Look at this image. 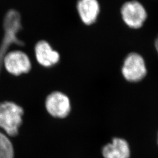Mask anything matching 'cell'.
Masks as SVG:
<instances>
[{
    "label": "cell",
    "instance_id": "1",
    "mask_svg": "<svg viewBox=\"0 0 158 158\" xmlns=\"http://www.w3.org/2000/svg\"><path fill=\"white\" fill-rule=\"evenodd\" d=\"M24 114L23 108L15 102H0V128L8 136L18 135L23 124Z\"/></svg>",
    "mask_w": 158,
    "mask_h": 158
},
{
    "label": "cell",
    "instance_id": "2",
    "mask_svg": "<svg viewBox=\"0 0 158 158\" xmlns=\"http://www.w3.org/2000/svg\"><path fill=\"white\" fill-rule=\"evenodd\" d=\"M45 108L53 118H66L72 112V102L68 94L60 91H53L45 99Z\"/></svg>",
    "mask_w": 158,
    "mask_h": 158
},
{
    "label": "cell",
    "instance_id": "3",
    "mask_svg": "<svg viewBox=\"0 0 158 158\" xmlns=\"http://www.w3.org/2000/svg\"><path fill=\"white\" fill-rule=\"evenodd\" d=\"M6 72L13 76H21L29 73L32 64L28 55L21 50L8 52L3 60Z\"/></svg>",
    "mask_w": 158,
    "mask_h": 158
},
{
    "label": "cell",
    "instance_id": "4",
    "mask_svg": "<svg viewBox=\"0 0 158 158\" xmlns=\"http://www.w3.org/2000/svg\"><path fill=\"white\" fill-rule=\"evenodd\" d=\"M121 73L124 79L130 82H138L143 79L147 70L143 57L136 53H130L125 58Z\"/></svg>",
    "mask_w": 158,
    "mask_h": 158
},
{
    "label": "cell",
    "instance_id": "5",
    "mask_svg": "<svg viewBox=\"0 0 158 158\" xmlns=\"http://www.w3.org/2000/svg\"><path fill=\"white\" fill-rule=\"evenodd\" d=\"M120 14L125 24L130 28H141L147 18L145 8L135 0L124 3L121 7Z\"/></svg>",
    "mask_w": 158,
    "mask_h": 158
},
{
    "label": "cell",
    "instance_id": "6",
    "mask_svg": "<svg viewBox=\"0 0 158 158\" xmlns=\"http://www.w3.org/2000/svg\"><path fill=\"white\" fill-rule=\"evenodd\" d=\"M34 56L36 63L42 67L52 68L59 62L60 54L47 41L41 40L34 47Z\"/></svg>",
    "mask_w": 158,
    "mask_h": 158
},
{
    "label": "cell",
    "instance_id": "7",
    "mask_svg": "<svg viewBox=\"0 0 158 158\" xmlns=\"http://www.w3.org/2000/svg\"><path fill=\"white\" fill-rule=\"evenodd\" d=\"M76 8L80 21L87 26L96 23L100 13L98 0H78Z\"/></svg>",
    "mask_w": 158,
    "mask_h": 158
},
{
    "label": "cell",
    "instance_id": "8",
    "mask_svg": "<svg viewBox=\"0 0 158 158\" xmlns=\"http://www.w3.org/2000/svg\"><path fill=\"white\" fill-rule=\"evenodd\" d=\"M130 145L125 139L115 137L102 148L103 158H130Z\"/></svg>",
    "mask_w": 158,
    "mask_h": 158
},
{
    "label": "cell",
    "instance_id": "9",
    "mask_svg": "<svg viewBox=\"0 0 158 158\" xmlns=\"http://www.w3.org/2000/svg\"><path fill=\"white\" fill-rule=\"evenodd\" d=\"M15 149L9 136L0 131V158H14Z\"/></svg>",
    "mask_w": 158,
    "mask_h": 158
},
{
    "label": "cell",
    "instance_id": "10",
    "mask_svg": "<svg viewBox=\"0 0 158 158\" xmlns=\"http://www.w3.org/2000/svg\"><path fill=\"white\" fill-rule=\"evenodd\" d=\"M155 46H156V50H157L158 52V37L157 38L156 40V42H155Z\"/></svg>",
    "mask_w": 158,
    "mask_h": 158
}]
</instances>
